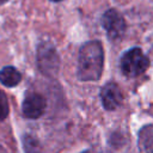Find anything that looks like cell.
<instances>
[{"label":"cell","mask_w":153,"mask_h":153,"mask_svg":"<svg viewBox=\"0 0 153 153\" xmlns=\"http://www.w3.org/2000/svg\"><path fill=\"white\" fill-rule=\"evenodd\" d=\"M104 51L98 41L85 43L79 50L78 78L82 81L98 80L103 72Z\"/></svg>","instance_id":"1"},{"label":"cell","mask_w":153,"mask_h":153,"mask_svg":"<svg viewBox=\"0 0 153 153\" xmlns=\"http://www.w3.org/2000/svg\"><path fill=\"white\" fill-rule=\"evenodd\" d=\"M149 66L148 57L142 53L140 48H133L123 54L121 59L122 73L127 76H137L147 71Z\"/></svg>","instance_id":"2"},{"label":"cell","mask_w":153,"mask_h":153,"mask_svg":"<svg viewBox=\"0 0 153 153\" xmlns=\"http://www.w3.org/2000/svg\"><path fill=\"white\" fill-rule=\"evenodd\" d=\"M37 63L42 73L54 75L59 69V55L50 44H41L37 51Z\"/></svg>","instance_id":"3"},{"label":"cell","mask_w":153,"mask_h":153,"mask_svg":"<svg viewBox=\"0 0 153 153\" xmlns=\"http://www.w3.org/2000/svg\"><path fill=\"white\" fill-rule=\"evenodd\" d=\"M102 25L111 39H118L126 31V22L116 10H108L102 17Z\"/></svg>","instance_id":"4"},{"label":"cell","mask_w":153,"mask_h":153,"mask_svg":"<svg viewBox=\"0 0 153 153\" xmlns=\"http://www.w3.org/2000/svg\"><path fill=\"white\" fill-rule=\"evenodd\" d=\"M100 99L103 103V106L106 110H115L120 106L123 99V94L121 88L115 82H108L103 86L100 91Z\"/></svg>","instance_id":"5"},{"label":"cell","mask_w":153,"mask_h":153,"mask_svg":"<svg viewBox=\"0 0 153 153\" xmlns=\"http://www.w3.org/2000/svg\"><path fill=\"white\" fill-rule=\"evenodd\" d=\"M23 115L27 118H38L45 110V99L38 93H30L23 102Z\"/></svg>","instance_id":"6"},{"label":"cell","mask_w":153,"mask_h":153,"mask_svg":"<svg viewBox=\"0 0 153 153\" xmlns=\"http://www.w3.org/2000/svg\"><path fill=\"white\" fill-rule=\"evenodd\" d=\"M137 143L141 153H153V124H147L140 129Z\"/></svg>","instance_id":"7"},{"label":"cell","mask_w":153,"mask_h":153,"mask_svg":"<svg viewBox=\"0 0 153 153\" xmlns=\"http://www.w3.org/2000/svg\"><path fill=\"white\" fill-rule=\"evenodd\" d=\"M20 80H22V75L14 67L7 66L0 71V82L7 87L16 86L17 84H19Z\"/></svg>","instance_id":"8"},{"label":"cell","mask_w":153,"mask_h":153,"mask_svg":"<svg viewBox=\"0 0 153 153\" xmlns=\"http://www.w3.org/2000/svg\"><path fill=\"white\" fill-rule=\"evenodd\" d=\"M8 114V103H7V98L4 94V92L0 91V121H2L4 118H6Z\"/></svg>","instance_id":"9"},{"label":"cell","mask_w":153,"mask_h":153,"mask_svg":"<svg viewBox=\"0 0 153 153\" xmlns=\"http://www.w3.org/2000/svg\"><path fill=\"white\" fill-rule=\"evenodd\" d=\"M5 1H7V0H0V4H2V2H5Z\"/></svg>","instance_id":"10"},{"label":"cell","mask_w":153,"mask_h":153,"mask_svg":"<svg viewBox=\"0 0 153 153\" xmlns=\"http://www.w3.org/2000/svg\"><path fill=\"white\" fill-rule=\"evenodd\" d=\"M51 1H61V0H51Z\"/></svg>","instance_id":"11"},{"label":"cell","mask_w":153,"mask_h":153,"mask_svg":"<svg viewBox=\"0 0 153 153\" xmlns=\"http://www.w3.org/2000/svg\"><path fill=\"white\" fill-rule=\"evenodd\" d=\"M85 153H86V152H85Z\"/></svg>","instance_id":"12"}]
</instances>
